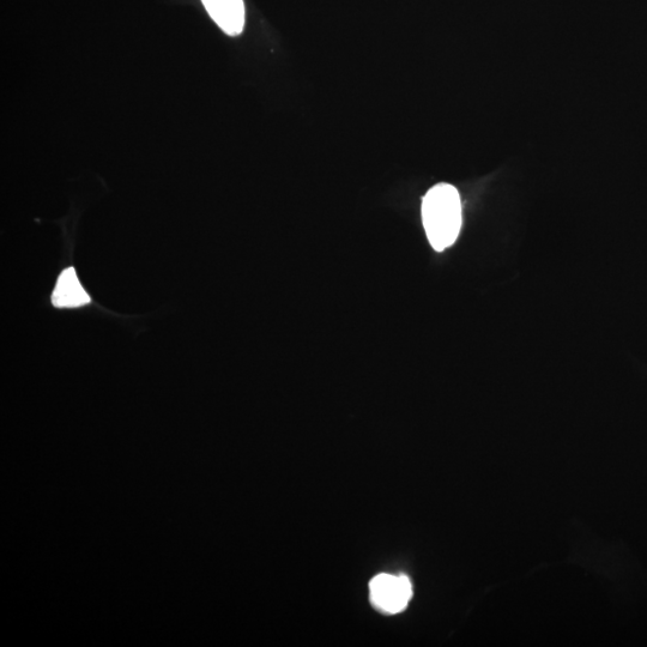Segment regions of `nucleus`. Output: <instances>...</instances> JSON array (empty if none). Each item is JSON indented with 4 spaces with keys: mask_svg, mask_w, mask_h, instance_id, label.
<instances>
[{
    "mask_svg": "<svg viewBox=\"0 0 647 647\" xmlns=\"http://www.w3.org/2000/svg\"><path fill=\"white\" fill-rule=\"evenodd\" d=\"M205 10L223 32L231 36L245 28L244 0H202Z\"/></svg>",
    "mask_w": 647,
    "mask_h": 647,
    "instance_id": "nucleus-4",
    "label": "nucleus"
},
{
    "mask_svg": "<svg viewBox=\"0 0 647 647\" xmlns=\"http://www.w3.org/2000/svg\"><path fill=\"white\" fill-rule=\"evenodd\" d=\"M92 296L78 278L75 266L60 272L51 294V304L58 310H77L92 304Z\"/></svg>",
    "mask_w": 647,
    "mask_h": 647,
    "instance_id": "nucleus-3",
    "label": "nucleus"
},
{
    "mask_svg": "<svg viewBox=\"0 0 647 647\" xmlns=\"http://www.w3.org/2000/svg\"><path fill=\"white\" fill-rule=\"evenodd\" d=\"M422 221L435 251H444L456 243L462 228V203L455 186L438 184L426 193Z\"/></svg>",
    "mask_w": 647,
    "mask_h": 647,
    "instance_id": "nucleus-1",
    "label": "nucleus"
},
{
    "mask_svg": "<svg viewBox=\"0 0 647 647\" xmlns=\"http://www.w3.org/2000/svg\"><path fill=\"white\" fill-rule=\"evenodd\" d=\"M371 601L379 610L397 614L407 608L413 597V586L405 576L379 574L370 583Z\"/></svg>",
    "mask_w": 647,
    "mask_h": 647,
    "instance_id": "nucleus-2",
    "label": "nucleus"
}]
</instances>
